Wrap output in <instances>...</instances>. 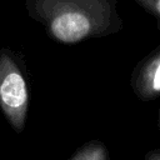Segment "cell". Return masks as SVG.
Returning <instances> with one entry per match:
<instances>
[{
  "instance_id": "3",
  "label": "cell",
  "mask_w": 160,
  "mask_h": 160,
  "mask_svg": "<svg viewBox=\"0 0 160 160\" xmlns=\"http://www.w3.org/2000/svg\"><path fill=\"white\" fill-rule=\"evenodd\" d=\"M130 85L141 101H152L160 98V44L135 65Z\"/></svg>"
},
{
  "instance_id": "7",
  "label": "cell",
  "mask_w": 160,
  "mask_h": 160,
  "mask_svg": "<svg viewBox=\"0 0 160 160\" xmlns=\"http://www.w3.org/2000/svg\"><path fill=\"white\" fill-rule=\"evenodd\" d=\"M158 129L160 130V108L158 110Z\"/></svg>"
},
{
  "instance_id": "5",
  "label": "cell",
  "mask_w": 160,
  "mask_h": 160,
  "mask_svg": "<svg viewBox=\"0 0 160 160\" xmlns=\"http://www.w3.org/2000/svg\"><path fill=\"white\" fill-rule=\"evenodd\" d=\"M134 1L155 19L156 26L160 30V0H134Z\"/></svg>"
},
{
  "instance_id": "1",
  "label": "cell",
  "mask_w": 160,
  "mask_h": 160,
  "mask_svg": "<svg viewBox=\"0 0 160 160\" xmlns=\"http://www.w3.org/2000/svg\"><path fill=\"white\" fill-rule=\"evenodd\" d=\"M29 16L60 44H78L122 29L118 0H25Z\"/></svg>"
},
{
  "instance_id": "6",
  "label": "cell",
  "mask_w": 160,
  "mask_h": 160,
  "mask_svg": "<svg viewBox=\"0 0 160 160\" xmlns=\"http://www.w3.org/2000/svg\"><path fill=\"white\" fill-rule=\"evenodd\" d=\"M145 160H160V149H152L144 156Z\"/></svg>"
},
{
  "instance_id": "2",
  "label": "cell",
  "mask_w": 160,
  "mask_h": 160,
  "mask_svg": "<svg viewBox=\"0 0 160 160\" xmlns=\"http://www.w3.org/2000/svg\"><path fill=\"white\" fill-rule=\"evenodd\" d=\"M29 86L14 54L0 49V109L16 132L24 130L29 110Z\"/></svg>"
},
{
  "instance_id": "4",
  "label": "cell",
  "mask_w": 160,
  "mask_h": 160,
  "mask_svg": "<svg viewBox=\"0 0 160 160\" xmlns=\"http://www.w3.org/2000/svg\"><path fill=\"white\" fill-rule=\"evenodd\" d=\"M109 151L106 146L99 140H91L80 146L71 156L70 160H108Z\"/></svg>"
}]
</instances>
